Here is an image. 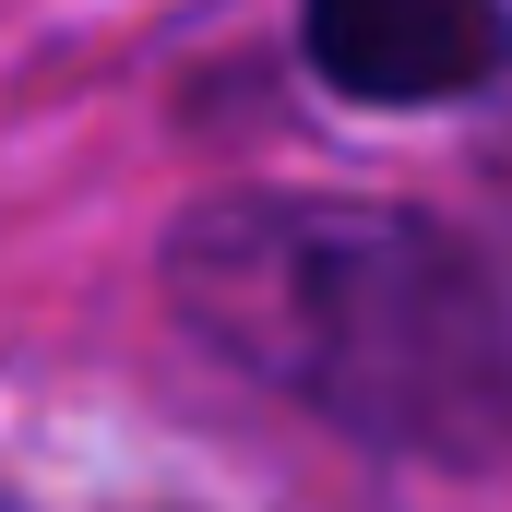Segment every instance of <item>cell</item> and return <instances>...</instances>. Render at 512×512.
I'll return each instance as SVG.
<instances>
[{
  "label": "cell",
  "instance_id": "2",
  "mask_svg": "<svg viewBox=\"0 0 512 512\" xmlns=\"http://www.w3.org/2000/svg\"><path fill=\"white\" fill-rule=\"evenodd\" d=\"M310 60L358 108H441L501 84L512 12L501 0H310Z\"/></svg>",
  "mask_w": 512,
  "mask_h": 512
},
{
  "label": "cell",
  "instance_id": "1",
  "mask_svg": "<svg viewBox=\"0 0 512 512\" xmlns=\"http://www.w3.org/2000/svg\"><path fill=\"white\" fill-rule=\"evenodd\" d=\"M179 322L334 417L346 441L477 465L512 453V262L358 203H215L167 251Z\"/></svg>",
  "mask_w": 512,
  "mask_h": 512
}]
</instances>
